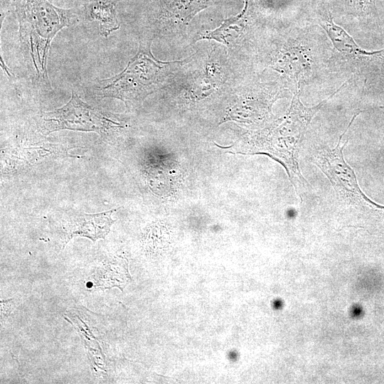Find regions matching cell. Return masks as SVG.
Listing matches in <instances>:
<instances>
[{"instance_id":"obj_11","label":"cell","mask_w":384,"mask_h":384,"mask_svg":"<svg viewBox=\"0 0 384 384\" xmlns=\"http://www.w3.org/2000/svg\"><path fill=\"white\" fill-rule=\"evenodd\" d=\"M84 1H85L87 2V4H88V3H91V2H97V1L115 3L117 0H84Z\"/></svg>"},{"instance_id":"obj_9","label":"cell","mask_w":384,"mask_h":384,"mask_svg":"<svg viewBox=\"0 0 384 384\" xmlns=\"http://www.w3.org/2000/svg\"><path fill=\"white\" fill-rule=\"evenodd\" d=\"M86 12L100 26V33L107 37L119 28L115 3L97 1L86 5Z\"/></svg>"},{"instance_id":"obj_6","label":"cell","mask_w":384,"mask_h":384,"mask_svg":"<svg viewBox=\"0 0 384 384\" xmlns=\"http://www.w3.org/2000/svg\"><path fill=\"white\" fill-rule=\"evenodd\" d=\"M114 210L78 215L71 223L69 238L81 235L95 241L97 238H105L113 223L112 214Z\"/></svg>"},{"instance_id":"obj_3","label":"cell","mask_w":384,"mask_h":384,"mask_svg":"<svg viewBox=\"0 0 384 384\" xmlns=\"http://www.w3.org/2000/svg\"><path fill=\"white\" fill-rule=\"evenodd\" d=\"M346 82L327 98L311 107L302 104L299 92L296 90L288 111L277 126L274 132V143L272 144V148L273 147L275 152L272 158L284 166L291 182L294 176V187L296 180L302 183L306 182L300 171L299 152L307 127L321 107L339 92L346 85Z\"/></svg>"},{"instance_id":"obj_8","label":"cell","mask_w":384,"mask_h":384,"mask_svg":"<svg viewBox=\"0 0 384 384\" xmlns=\"http://www.w3.org/2000/svg\"><path fill=\"white\" fill-rule=\"evenodd\" d=\"M251 14V0H245V6L237 16H232L222 23L215 30L204 36L203 38L213 39L228 45V38H236L245 28Z\"/></svg>"},{"instance_id":"obj_5","label":"cell","mask_w":384,"mask_h":384,"mask_svg":"<svg viewBox=\"0 0 384 384\" xmlns=\"http://www.w3.org/2000/svg\"><path fill=\"white\" fill-rule=\"evenodd\" d=\"M43 130L47 134L61 129L94 132L104 135L119 124L87 103L72 91L70 100L62 107L44 112Z\"/></svg>"},{"instance_id":"obj_2","label":"cell","mask_w":384,"mask_h":384,"mask_svg":"<svg viewBox=\"0 0 384 384\" xmlns=\"http://www.w3.org/2000/svg\"><path fill=\"white\" fill-rule=\"evenodd\" d=\"M157 60L150 50V43H140L139 49L120 73L98 82L102 97L121 100L126 105L142 100L151 93L161 78L165 65Z\"/></svg>"},{"instance_id":"obj_4","label":"cell","mask_w":384,"mask_h":384,"mask_svg":"<svg viewBox=\"0 0 384 384\" xmlns=\"http://www.w3.org/2000/svg\"><path fill=\"white\" fill-rule=\"evenodd\" d=\"M358 114L353 116L347 128L339 137L336 147L318 149L312 156V161L326 176L341 198L368 210H384V206L375 203L363 192L353 169L343 157V150L348 140L341 145L342 138Z\"/></svg>"},{"instance_id":"obj_1","label":"cell","mask_w":384,"mask_h":384,"mask_svg":"<svg viewBox=\"0 0 384 384\" xmlns=\"http://www.w3.org/2000/svg\"><path fill=\"white\" fill-rule=\"evenodd\" d=\"M21 41L38 81L49 85L47 59L51 41L78 17L73 9L55 6L48 0H14Z\"/></svg>"},{"instance_id":"obj_7","label":"cell","mask_w":384,"mask_h":384,"mask_svg":"<svg viewBox=\"0 0 384 384\" xmlns=\"http://www.w3.org/2000/svg\"><path fill=\"white\" fill-rule=\"evenodd\" d=\"M319 23L326 31L334 48L343 54L353 58L370 56L381 51L368 52L361 49L354 39L342 27L334 23L330 12L321 14Z\"/></svg>"},{"instance_id":"obj_10","label":"cell","mask_w":384,"mask_h":384,"mask_svg":"<svg viewBox=\"0 0 384 384\" xmlns=\"http://www.w3.org/2000/svg\"><path fill=\"white\" fill-rule=\"evenodd\" d=\"M348 1L356 11L365 12L373 7L375 0H348Z\"/></svg>"}]
</instances>
